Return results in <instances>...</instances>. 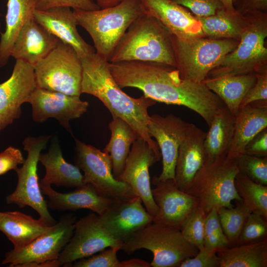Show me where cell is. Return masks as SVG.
<instances>
[{
	"instance_id": "obj_49",
	"label": "cell",
	"mask_w": 267,
	"mask_h": 267,
	"mask_svg": "<svg viewBox=\"0 0 267 267\" xmlns=\"http://www.w3.org/2000/svg\"><path fill=\"white\" fill-rule=\"evenodd\" d=\"M100 8H105L115 6L123 0H94Z\"/></svg>"
},
{
	"instance_id": "obj_1",
	"label": "cell",
	"mask_w": 267,
	"mask_h": 267,
	"mask_svg": "<svg viewBox=\"0 0 267 267\" xmlns=\"http://www.w3.org/2000/svg\"><path fill=\"white\" fill-rule=\"evenodd\" d=\"M109 66L121 88H135L156 102L187 107L198 114L208 126L225 105L203 82L182 79L175 67L138 61L109 63Z\"/></svg>"
},
{
	"instance_id": "obj_51",
	"label": "cell",
	"mask_w": 267,
	"mask_h": 267,
	"mask_svg": "<svg viewBox=\"0 0 267 267\" xmlns=\"http://www.w3.org/2000/svg\"><path fill=\"white\" fill-rule=\"evenodd\" d=\"M1 130H2V129H1L0 126V132Z\"/></svg>"
},
{
	"instance_id": "obj_11",
	"label": "cell",
	"mask_w": 267,
	"mask_h": 267,
	"mask_svg": "<svg viewBox=\"0 0 267 267\" xmlns=\"http://www.w3.org/2000/svg\"><path fill=\"white\" fill-rule=\"evenodd\" d=\"M75 165L84 173L85 183L92 185L100 195L114 200L137 196L127 183L115 178L108 154L75 138Z\"/></svg>"
},
{
	"instance_id": "obj_15",
	"label": "cell",
	"mask_w": 267,
	"mask_h": 267,
	"mask_svg": "<svg viewBox=\"0 0 267 267\" xmlns=\"http://www.w3.org/2000/svg\"><path fill=\"white\" fill-rule=\"evenodd\" d=\"M191 123L173 114L163 116L153 114L149 117L147 132L153 137L160 150L162 170L157 178L160 180L174 179L180 145L186 136Z\"/></svg>"
},
{
	"instance_id": "obj_44",
	"label": "cell",
	"mask_w": 267,
	"mask_h": 267,
	"mask_svg": "<svg viewBox=\"0 0 267 267\" xmlns=\"http://www.w3.org/2000/svg\"><path fill=\"white\" fill-rule=\"evenodd\" d=\"M217 251L204 246L194 257L183 261L179 267H219Z\"/></svg>"
},
{
	"instance_id": "obj_5",
	"label": "cell",
	"mask_w": 267,
	"mask_h": 267,
	"mask_svg": "<svg viewBox=\"0 0 267 267\" xmlns=\"http://www.w3.org/2000/svg\"><path fill=\"white\" fill-rule=\"evenodd\" d=\"M141 249L152 253V267H179L183 261L198 251L184 238L180 229L154 222L134 233L123 243L121 250L131 254Z\"/></svg>"
},
{
	"instance_id": "obj_52",
	"label": "cell",
	"mask_w": 267,
	"mask_h": 267,
	"mask_svg": "<svg viewBox=\"0 0 267 267\" xmlns=\"http://www.w3.org/2000/svg\"><path fill=\"white\" fill-rule=\"evenodd\" d=\"M1 33L0 32V34H1Z\"/></svg>"
},
{
	"instance_id": "obj_17",
	"label": "cell",
	"mask_w": 267,
	"mask_h": 267,
	"mask_svg": "<svg viewBox=\"0 0 267 267\" xmlns=\"http://www.w3.org/2000/svg\"><path fill=\"white\" fill-rule=\"evenodd\" d=\"M153 199L158 211L153 222L171 226L180 230L184 222L198 206V200L181 191L174 179H159L153 177Z\"/></svg>"
},
{
	"instance_id": "obj_3",
	"label": "cell",
	"mask_w": 267,
	"mask_h": 267,
	"mask_svg": "<svg viewBox=\"0 0 267 267\" xmlns=\"http://www.w3.org/2000/svg\"><path fill=\"white\" fill-rule=\"evenodd\" d=\"M131 61L153 62L176 68L172 35L154 17L145 13L132 23L109 62Z\"/></svg>"
},
{
	"instance_id": "obj_10",
	"label": "cell",
	"mask_w": 267,
	"mask_h": 267,
	"mask_svg": "<svg viewBox=\"0 0 267 267\" xmlns=\"http://www.w3.org/2000/svg\"><path fill=\"white\" fill-rule=\"evenodd\" d=\"M50 136L38 137L29 136L22 143L27 152V157L22 166L15 171L17 176V184L14 191L5 198L8 204H14L20 208L29 206L35 210L40 218L49 225L57 222L50 215L41 189L38 175V164L42 151L46 148Z\"/></svg>"
},
{
	"instance_id": "obj_30",
	"label": "cell",
	"mask_w": 267,
	"mask_h": 267,
	"mask_svg": "<svg viewBox=\"0 0 267 267\" xmlns=\"http://www.w3.org/2000/svg\"><path fill=\"white\" fill-rule=\"evenodd\" d=\"M235 118L225 105L216 113L204 142L207 159L214 160L227 156L232 141Z\"/></svg>"
},
{
	"instance_id": "obj_48",
	"label": "cell",
	"mask_w": 267,
	"mask_h": 267,
	"mask_svg": "<svg viewBox=\"0 0 267 267\" xmlns=\"http://www.w3.org/2000/svg\"><path fill=\"white\" fill-rule=\"evenodd\" d=\"M121 267H150V264L139 259H131L120 262Z\"/></svg>"
},
{
	"instance_id": "obj_12",
	"label": "cell",
	"mask_w": 267,
	"mask_h": 267,
	"mask_svg": "<svg viewBox=\"0 0 267 267\" xmlns=\"http://www.w3.org/2000/svg\"><path fill=\"white\" fill-rule=\"evenodd\" d=\"M76 217L63 215L58 222L23 248L6 252L1 264L10 267H34L36 264L57 260L72 237Z\"/></svg>"
},
{
	"instance_id": "obj_50",
	"label": "cell",
	"mask_w": 267,
	"mask_h": 267,
	"mask_svg": "<svg viewBox=\"0 0 267 267\" xmlns=\"http://www.w3.org/2000/svg\"><path fill=\"white\" fill-rule=\"evenodd\" d=\"M223 5L224 8L228 11L230 12H234L236 11L234 9L232 4V0H220Z\"/></svg>"
},
{
	"instance_id": "obj_8",
	"label": "cell",
	"mask_w": 267,
	"mask_h": 267,
	"mask_svg": "<svg viewBox=\"0 0 267 267\" xmlns=\"http://www.w3.org/2000/svg\"><path fill=\"white\" fill-rule=\"evenodd\" d=\"M238 43L230 39L205 36L181 40L172 35L176 68L182 79L202 83Z\"/></svg>"
},
{
	"instance_id": "obj_28",
	"label": "cell",
	"mask_w": 267,
	"mask_h": 267,
	"mask_svg": "<svg viewBox=\"0 0 267 267\" xmlns=\"http://www.w3.org/2000/svg\"><path fill=\"white\" fill-rule=\"evenodd\" d=\"M256 81V73H250L207 77L203 83L235 116L243 98Z\"/></svg>"
},
{
	"instance_id": "obj_47",
	"label": "cell",
	"mask_w": 267,
	"mask_h": 267,
	"mask_svg": "<svg viewBox=\"0 0 267 267\" xmlns=\"http://www.w3.org/2000/svg\"><path fill=\"white\" fill-rule=\"evenodd\" d=\"M235 11L244 14L252 11L267 12V0H232Z\"/></svg>"
},
{
	"instance_id": "obj_39",
	"label": "cell",
	"mask_w": 267,
	"mask_h": 267,
	"mask_svg": "<svg viewBox=\"0 0 267 267\" xmlns=\"http://www.w3.org/2000/svg\"><path fill=\"white\" fill-rule=\"evenodd\" d=\"M267 220L251 213L235 245L258 241L267 238Z\"/></svg>"
},
{
	"instance_id": "obj_32",
	"label": "cell",
	"mask_w": 267,
	"mask_h": 267,
	"mask_svg": "<svg viewBox=\"0 0 267 267\" xmlns=\"http://www.w3.org/2000/svg\"><path fill=\"white\" fill-rule=\"evenodd\" d=\"M108 127L111 133V138L103 151L110 156L112 173L117 178L124 169L131 145L138 137L132 127L119 117H113Z\"/></svg>"
},
{
	"instance_id": "obj_24",
	"label": "cell",
	"mask_w": 267,
	"mask_h": 267,
	"mask_svg": "<svg viewBox=\"0 0 267 267\" xmlns=\"http://www.w3.org/2000/svg\"><path fill=\"white\" fill-rule=\"evenodd\" d=\"M42 193L48 197V209L58 211H76L86 209L101 215L114 200L97 192L90 184L86 183L70 192L60 193L51 186L40 187Z\"/></svg>"
},
{
	"instance_id": "obj_2",
	"label": "cell",
	"mask_w": 267,
	"mask_h": 267,
	"mask_svg": "<svg viewBox=\"0 0 267 267\" xmlns=\"http://www.w3.org/2000/svg\"><path fill=\"white\" fill-rule=\"evenodd\" d=\"M83 68L81 92L98 98L110 112L112 117H119L133 129L138 138L146 141L156 152L160 153L156 142L147 132L150 116L148 109L155 101L142 95L134 98L124 92L113 78L109 62L95 52L81 59Z\"/></svg>"
},
{
	"instance_id": "obj_41",
	"label": "cell",
	"mask_w": 267,
	"mask_h": 267,
	"mask_svg": "<svg viewBox=\"0 0 267 267\" xmlns=\"http://www.w3.org/2000/svg\"><path fill=\"white\" fill-rule=\"evenodd\" d=\"M176 3L189 9L196 18L214 15L224 8L220 0H172Z\"/></svg>"
},
{
	"instance_id": "obj_43",
	"label": "cell",
	"mask_w": 267,
	"mask_h": 267,
	"mask_svg": "<svg viewBox=\"0 0 267 267\" xmlns=\"http://www.w3.org/2000/svg\"><path fill=\"white\" fill-rule=\"evenodd\" d=\"M256 81L249 89L239 108L259 100L267 99V67L256 73Z\"/></svg>"
},
{
	"instance_id": "obj_16",
	"label": "cell",
	"mask_w": 267,
	"mask_h": 267,
	"mask_svg": "<svg viewBox=\"0 0 267 267\" xmlns=\"http://www.w3.org/2000/svg\"><path fill=\"white\" fill-rule=\"evenodd\" d=\"M28 102L32 108V118L37 123H43L54 118L61 126L71 132L69 122L87 112L89 103L80 96L36 88Z\"/></svg>"
},
{
	"instance_id": "obj_14",
	"label": "cell",
	"mask_w": 267,
	"mask_h": 267,
	"mask_svg": "<svg viewBox=\"0 0 267 267\" xmlns=\"http://www.w3.org/2000/svg\"><path fill=\"white\" fill-rule=\"evenodd\" d=\"M161 158V153L156 152L144 139L137 138L132 145L122 173L116 178L130 186L153 220L158 209L152 194L149 168Z\"/></svg>"
},
{
	"instance_id": "obj_4",
	"label": "cell",
	"mask_w": 267,
	"mask_h": 267,
	"mask_svg": "<svg viewBox=\"0 0 267 267\" xmlns=\"http://www.w3.org/2000/svg\"><path fill=\"white\" fill-rule=\"evenodd\" d=\"M73 11L77 24L91 37L95 53L108 62L130 26L145 14L140 0H123L110 7Z\"/></svg>"
},
{
	"instance_id": "obj_6",
	"label": "cell",
	"mask_w": 267,
	"mask_h": 267,
	"mask_svg": "<svg viewBox=\"0 0 267 267\" xmlns=\"http://www.w3.org/2000/svg\"><path fill=\"white\" fill-rule=\"evenodd\" d=\"M244 14L247 23L237 47L207 77L256 73L267 67V13L252 11Z\"/></svg>"
},
{
	"instance_id": "obj_37",
	"label": "cell",
	"mask_w": 267,
	"mask_h": 267,
	"mask_svg": "<svg viewBox=\"0 0 267 267\" xmlns=\"http://www.w3.org/2000/svg\"><path fill=\"white\" fill-rule=\"evenodd\" d=\"M206 212L199 206L184 222L180 229L184 238L198 250L204 247Z\"/></svg>"
},
{
	"instance_id": "obj_36",
	"label": "cell",
	"mask_w": 267,
	"mask_h": 267,
	"mask_svg": "<svg viewBox=\"0 0 267 267\" xmlns=\"http://www.w3.org/2000/svg\"><path fill=\"white\" fill-rule=\"evenodd\" d=\"M204 246L212 250L230 246L222 229L217 208L207 213L204 222Z\"/></svg>"
},
{
	"instance_id": "obj_25",
	"label": "cell",
	"mask_w": 267,
	"mask_h": 267,
	"mask_svg": "<svg viewBox=\"0 0 267 267\" xmlns=\"http://www.w3.org/2000/svg\"><path fill=\"white\" fill-rule=\"evenodd\" d=\"M39 162L44 166L45 174L40 182V187L57 186L78 187L85 184L80 170L64 159L58 138L53 137L47 153L39 156Z\"/></svg>"
},
{
	"instance_id": "obj_46",
	"label": "cell",
	"mask_w": 267,
	"mask_h": 267,
	"mask_svg": "<svg viewBox=\"0 0 267 267\" xmlns=\"http://www.w3.org/2000/svg\"><path fill=\"white\" fill-rule=\"evenodd\" d=\"M244 154L257 157H267V128L255 136L247 144Z\"/></svg>"
},
{
	"instance_id": "obj_20",
	"label": "cell",
	"mask_w": 267,
	"mask_h": 267,
	"mask_svg": "<svg viewBox=\"0 0 267 267\" xmlns=\"http://www.w3.org/2000/svg\"><path fill=\"white\" fill-rule=\"evenodd\" d=\"M145 14L154 17L181 40L205 37L198 19L172 0H140Z\"/></svg>"
},
{
	"instance_id": "obj_9",
	"label": "cell",
	"mask_w": 267,
	"mask_h": 267,
	"mask_svg": "<svg viewBox=\"0 0 267 267\" xmlns=\"http://www.w3.org/2000/svg\"><path fill=\"white\" fill-rule=\"evenodd\" d=\"M37 88L80 96L81 59L70 45L59 41L56 46L34 67Z\"/></svg>"
},
{
	"instance_id": "obj_19",
	"label": "cell",
	"mask_w": 267,
	"mask_h": 267,
	"mask_svg": "<svg viewBox=\"0 0 267 267\" xmlns=\"http://www.w3.org/2000/svg\"><path fill=\"white\" fill-rule=\"evenodd\" d=\"M99 220L105 229L115 239L124 243L134 233L153 222L138 196L114 200Z\"/></svg>"
},
{
	"instance_id": "obj_33",
	"label": "cell",
	"mask_w": 267,
	"mask_h": 267,
	"mask_svg": "<svg viewBox=\"0 0 267 267\" xmlns=\"http://www.w3.org/2000/svg\"><path fill=\"white\" fill-rule=\"evenodd\" d=\"M206 37L214 39H230L240 41L247 23L244 14L230 12L224 8L212 15L197 18Z\"/></svg>"
},
{
	"instance_id": "obj_38",
	"label": "cell",
	"mask_w": 267,
	"mask_h": 267,
	"mask_svg": "<svg viewBox=\"0 0 267 267\" xmlns=\"http://www.w3.org/2000/svg\"><path fill=\"white\" fill-rule=\"evenodd\" d=\"M236 161L239 172L257 183L267 185V157L243 154Z\"/></svg>"
},
{
	"instance_id": "obj_34",
	"label": "cell",
	"mask_w": 267,
	"mask_h": 267,
	"mask_svg": "<svg viewBox=\"0 0 267 267\" xmlns=\"http://www.w3.org/2000/svg\"><path fill=\"white\" fill-rule=\"evenodd\" d=\"M236 191L251 213L267 220V185L257 183L239 172L235 178Z\"/></svg>"
},
{
	"instance_id": "obj_35",
	"label": "cell",
	"mask_w": 267,
	"mask_h": 267,
	"mask_svg": "<svg viewBox=\"0 0 267 267\" xmlns=\"http://www.w3.org/2000/svg\"><path fill=\"white\" fill-rule=\"evenodd\" d=\"M237 201L235 207H221L217 209L223 231L230 246L235 245L244 225L251 213L242 201Z\"/></svg>"
},
{
	"instance_id": "obj_42",
	"label": "cell",
	"mask_w": 267,
	"mask_h": 267,
	"mask_svg": "<svg viewBox=\"0 0 267 267\" xmlns=\"http://www.w3.org/2000/svg\"><path fill=\"white\" fill-rule=\"evenodd\" d=\"M56 7H68L82 10L100 9L92 0H36V9L46 10Z\"/></svg>"
},
{
	"instance_id": "obj_40",
	"label": "cell",
	"mask_w": 267,
	"mask_h": 267,
	"mask_svg": "<svg viewBox=\"0 0 267 267\" xmlns=\"http://www.w3.org/2000/svg\"><path fill=\"white\" fill-rule=\"evenodd\" d=\"M121 249L110 247L100 253L79 259L72 263L74 267H121V263L117 257V253Z\"/></svg>"
},
{
	"instance_id": "obj_45",
	"label": "cell",
	"mask_w": 267,
	"mask_h": 267,
	"mask_svg": "<svg viewBox=\"0 0 267 267\" xmlns=\"http://www.w3.org/2000/svg\"><path fill=\"white\" fill-rule=\"evenodd\" d=\"M25 159L21 151L9 146L0 153V176L10 170H15L18 166L23 164Z\"/></svg>"
},
{
	"instance_id": "obj_13",
	"label": "cell",
	"mask_w": 267,
	"mask_h": 267,
	"mask_svg": "<svg viewBox=\"0 0 267 267\" xmlns=\"http://www.w3.org/2000/svg\"><path fill=\"white\" fill-rule=\"evenodd\" d=\"M123 244L105 229L98 215L92 212L76 221L73 234L57 262L59 267H71L73 262L90 257L107 247L121 249Z\"/></svg>"
},
{
	"instance_id": "obj_23",
	"label": "cell",
	"mask_w": 267,
	"mask_h": 267,
	"mask_svg": "<svg viewBox=\"0 0 267 267\" xmlns=\"http://www.w3.org/2000/svg\"><path fill=\"white\" fill-rule=\"evenodd\" d=\"M206 134L202 129L191 124L180 145L175 167V181L181 191L186 192L206 161L204 146Z\"/></svg>"
},
{
	"instance_id": "obj_7",
	"label": "cell",
	"mask_w": 267,
	"mask_h": 267,
	"mask_svg": "<svg viewBox=\"0 0 267 267\" xmlns=\"http://www.w3.org/2000/svg\"><path fill=\"white\" fill-rule=\"evenodd\" d=\"M239 172L236 160L227 156L206 159L186 192L198 200V206L206 214L214 208H232L233 201H242L234 182Z\"/></svg>"
},
{
	"instance_id": "obj_27",
	"label": "cell",
	"mask_w": 267,
	"mask_h": 267,
	"mask_svg": "<svg viewBox=\"0 0 267 267\" xmlns=\"http://www.w3.org/2000/svg\"><path fill=\"white\" fill-rule=\"evenodd\" d=\"M267 128V108L250 105L239 109L235 116L232 141L227 157L235 160L244 154L248 142Z\"/></svg>"
},
{
	"instance_id": "obj_26",
	"label": "cell",
	"mask_w": 267,
	"mask_h": 267,
	"mask_svg": "<svg viewBox=\"0 0 267 267\" xmlns=\"http://www.w3.org/2000/svg\"><path fill=\"white\" fill-rule=\"evenodd\" d=\"M51 226L41 218L35 219L19 211H0V231L11 242L15 249L27 245Z\"/></svg>"
},
{
	"instance_id": "obj_22",
	"label": "cell",
	"mask_w": 267,
	"mask_h": 267,
	"mask_svg": "<svg viewBox=\"0 0 267 267\" xmlns=\"http://www.w3.org/2000/svg\"><path fill=\"white\" fill-rule=\"evenodd\" d=\"M59 41L33 17L19 31L11 56L34 67L53 49Z\"/></svg>"
},
{
	"instance_id": "obj_31",
	"label": "cell",
	"mask_w": 267,
	"mask_h": 267,
	"mask_svg": "<svg viewBox=\"0 0 267 267\" xmlns=\"http://www.w3.org/2000/svg\"><path fill=\"white\" fill-rule=\"evenodd\" d=\"M219 267H267V239L217 251Z\"/></svg>"
},
{
	"instance_id": "obj_29",
	"label": "cell",
	"mask_w": 267,
	"mask_h": 267,
	"mask_svg": "<svg viewBox=\"0 0 267 267\" xmlns=\"http://www.w3.org/2000/svg\"><path fill=\"white\" fill-rule=\"evenodd\" d=\"M36 9V0H7L5 29L0 34V67L7 63L19 31L34 17Z\"/></svg>"
},
{
	"instance_id": "obj_21",
	"label": "cell",
	"mask_w": 267,
	"mask_h": 267,
	"mask_svg": "<svg viewBox=\"0 0 267 267\" xmlns=\"http://www.w3.org/2000/svg\"><path fill=\"white\" fill-rule=\"evenodd\" d=\"M35 20L63 43L71 46L81 59L95 52L93 47L80 35L73 10L68 7L36 9Z\"/></svg>"
},
{
	"instance_id": "obj_18",
	"label": "cell",
	"mask_w": 267,
	"mask_h": 267,
	"mask_svg": "<svg viewBox=\"0 0 267 267\" xmlns=\"http://www.w3.org/2000/svg\"><path fill=\"white\" fill-rule=\"evenodd\" d=\"M36 88L34 67L16 60L10 77L0 84V126L2 130L20 117L21 105L28 102Z\"/></svg>"
}]
</instances>
